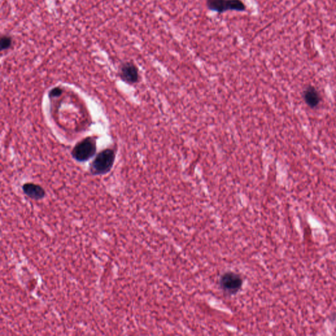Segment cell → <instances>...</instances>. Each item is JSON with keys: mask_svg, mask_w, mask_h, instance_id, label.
<instances>
[{"mask_svg": "<svg viewBox=\"0 0 336 336\" xmlns=\"http://www.w3.org/2000/svg\"><path fill=\"white\" fill-rule=\"evenodd\" d=\"M115 152L112 149H104L95 157L90 164V171L93 175L107 174L112 170L115 162Z\"/></svg>", "mask_w": 336, "mask_h": 336, "instance_id": "obj_1", "label": "cell"}, {"mask_svg": "<svg viewBox=\"0 0 336 336\" xmlns=\"http://www.w3.org/2000/svg\"><path fill=\"white\" fill-rule=\"evenodd\" d=\"M96 151V140L92 137H88L75 145L72 151V156L78 162H86L94 157Z\"/></svg>", "mask_w": 336, "mask_h": 336, "instance_id": "obj_2", "label": "cell"}, {"mask_svg": "<svg viewBox=\"0 0 336 336\" xmlns=\"http://www.w3.org/2000/svg\"><path fill=\"white\" fill-rule=\"evenodd\" d=\"M208 10L218 14H224L227 12H244L246 6L242 0H207Z\"/></svg>", "mask_w": 336, "mask_h": 336, "instance_id": "obj_3", "label": "cell"}, {"mask_svg": "<svg viewBox=\"0 0 336 336\" xmlns=\"http://www.w3.org/2000/svg\"><path fill=\"white\" fill-rule=\"evenodd\" d=\"M242 285L243 281L241 277L235 273L227 272L220 277V287L227 294L234 295L238 293Z\"/></svg>", "mask_w": 336, "mask_h": 336, "instance_id": "obj_4", "label": "cell"}, {"mask_svg": "<svg viewBox=\"0 0 336 336\" xmlns=\"http://www.w3.org/2000/svg\"><path fill=\"white\" fill-rule=\"evenodd\" d=\"M119 77L122 81L128 84L138 83L140 79L138 69L132 62H125L120 69Z\"/></svg>", "mask_w": 336, "mask_h": 336, "instance_id": "obj_5", "label": "cell"}, {"mask_svg": "<svg viewBox=\"0 0 336 336\" xmlns=\"http://www.w3.org/2000/svg\"><path fill=\"white\" fill-rule=\"evenodd\" d=\"M24 193L34 200H41L44 198L45 191L40 185L32 183L24 184L23 186Z\"/></svg>", "mask_w": 336, "mask_h": 336, "instance_id": "obj_6", "label": "cell"}, {"mask_svg": "<svg viewBox=\"0 0 336 336\" xmlns=\"http://www.w3.org/2000/svg\"><path fill=\"white\" fill-rule=\"evenodd\" d=\"M304 99L307 105L311 107H315L319 103L320 99L319 94L315 88L310 87L305 90Z\"/></svg>", "mask_w": 336, "mask_h": 336, "instance_id": "obj_7", "label": "cell"}, {"mask_svg": "<svg viewBox=\"0 0 336 336\" xmlns=\"http://www.w3.org/2000/svg\"><path fill=\"white\" fill-rule=\"evenodd\" d=\"M0 42H1L0 43H1L2 50H6V49L10 48V47L12 46V40L10 37L4 36L2 37Z\"/></svg>", "mask_w": 336, "mask_h": 336, "instance_id": "obj_8", "label": "cell"}, {"mask_svg": "<svg viewBox=\"0 0 336 336\" xmlns=\"http://www.w3.org/2000/svg\"><path fill=\"white\" fill-rule=\"evenodd\" d=\"M62 92H63V91H62V89L59 88V87H57V88L52 89L50 92H49V97H60V95L62 94Z\"/></svg>", "mask_w": 336, "mask_h": 336, "instance_id": "obj_9", "label": "cell"}]
</instances>
